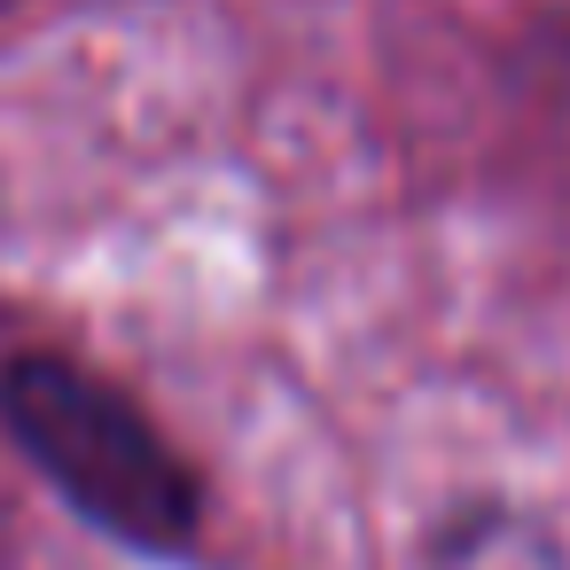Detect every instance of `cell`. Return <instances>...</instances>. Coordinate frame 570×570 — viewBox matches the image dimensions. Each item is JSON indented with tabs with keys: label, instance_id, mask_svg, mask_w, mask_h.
<instances>
[{
	"label": "cell",
	"instance_id": "cell-1",
	"mask_svg": "<svg viewBox=\"0 0 570 570\" xmlns=\"http://www.w3.org/2000/svg\"><path fill=\"white\" fill-rule=\"evenodd\" d=\"M0 422L17 430L32 469L110 539L180 554L196 539V476L173 445L87 367L71 360H17L0 375Z\"/></svg>",
	"mask_w": 570,
	"mask_h": 570
},
{
	"label": "cell",
	"instance_id": "cell-2",
	"mask_svg": "<svg viewBox=\"0 0 570 570\" xmlns=\"http://www.w3.org/2000/svg\"><path fill=\"white\" fill-rule=\"evenodd\" d=\"M422 570H570V554L539 515L484 500V508H461V515L438 523Z\"/></svg>",
	"mask_w": 570,
	"mask_h": 570
}]
</instances>
